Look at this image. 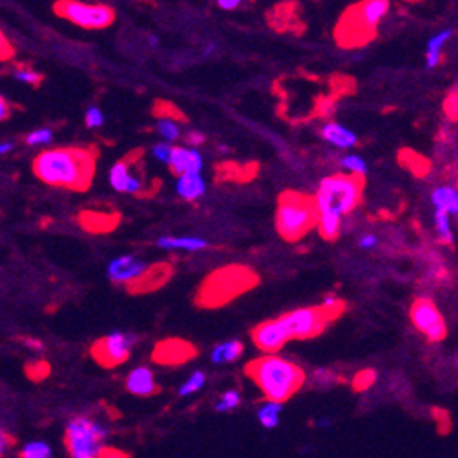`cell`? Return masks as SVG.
Instances as JSON below:
<instances>
[{
    "mask_svg": "<svg viewBox=\"0 0 458 458\" xmlns=\"http://www.w3.org/2000/svg\"><path fill=\"white\" fill-rule=\"evenodd\" d=\"M99 152L97 148H55L39 153L34 161V172L42 183L61 186L73 192H86L96 175Z\"/></svg>",
    "mask_w": 458,
    "mask_h": 458,
    "instance_id": "obj_1",
    "label": "cell"
},
{
    "mask_svg": "<svg viewBox=\"0 0 458 458\" xmlns=\"http://www.w3.org/2000/svg\"><path fill=\"white\" fill-rule=\"evenodd\" d=\"M248 378L256 382L268 402L283 404L289 400L305 382V372L296 363L278 356H263L247 363Z\"/></svg>",
    "mask_w": 458,
    "mask_h": 458,
    "instance_id": "obj_2",
    "label": "cell"
},
{
    "mask_svg": "<svg viewBox=\"0 0 458 458\" xmlns=\"http://www.w3.org/2000/svg\"><path fill=\"white\" fill-rule=\"evenodd\" d=\"M258 283H260V276L250 267L227 265L208 274L201 281L195 292V305L201 309H218L258 287Z\"/></svg>",
    "mask_w": 458,
    "mask_h": 458,
    "instance_id": "obj_3",
    "label": "cell"
},
{
    "mask_svg": "<svg viewBox=\"0 0 458 458\" xmlns=\"http://www.w3.org/2000/svg\"><path fill=\"white\" fill-rule=\"evenodd\" d=\"M389 9L387 0H367L352 4L343 11L335 28V41L340 48L352 50L371 42L376 28Z\"/></svg>",
    "mask_w": 458,
    "mask_h": 458,
    "instance_id": "obj_4",
    "label": "cell"
},
{
    "mask_svg": "<svg viewBox=\"0 0 458 458\" xmlns=\"http://www.w3.org/2000/svg\"><path fill=\"white\" fill-rule=\"evenodd\" d=\"M320 225L318 199L296 190L281 192L278 198L276 228L285 241H300Z\"/></svg>",
    "mask_w": 458,
    "mask_h": 458,
    "instance_id": "obj_5",
    "label": "cell"
},
{
    "mask_svg": "<svg viewBox=\"0 0 458 458\" xmlns=\"http://www.w3.org/2000/svg\"><path fill=\"white\" fill-rule=\"evenodd\" d=\"M345 302L329 297L323 305L290 310L278 320L285 329L289 340H309L322 335L330 323L336 322L345 312Z\"/></svg>",
    "mask_w": 458,
    "mask_h": 458,
    "instance_id": "obj_6",
    "label": "cell"
},
{
    "mask_svg": "<svg viewBox=\"0 0 458 458\" xmlns=\"http://www.w3.org/2000/svg\"><path fill=\"white\" fill-rule=\"evenodd\" d=\"M365 179L360 173H336L323 179L320 185L318 199L320 210H330L336 214H349L362 201Z\"/></svg>",
    "mask_w": 458,
    "mask_h": 458,
    "instance_id": "obj_7",
    "label": "cell"
},
{
    "mask_svg": "<svg viewBox=\"0 0 458 458\" xmlns=\"http://www.w3.org/2000/svg\"><path fill=\"white\" fill-rule=\"evenodd\" d=\"M108 431L104 425L78 417L66 427V449L71 458H101Z\"/></svg>",
    "mask_w": 458,
    "mask_h": 458,
    "instance_id": "obj_8",
    "label": "cell"
},
{
    "mask_svg": "<svg viewBox=\"0 0 458 458\" xmlns=\"http://www.w3.org/2000/svg\"><path fill=\"white\" fill-rule=\"evenodd\" d=\"M54 11L58 17L86 29L108 28L116 21V11L104 4H84V2H73V0H61L54 4Z\"/></svg>",
    "mask_w": 458,
    "mask_h": 458,
    "instance_id": "obj_9",
    "label": "cell"
},
{
    "mask_svg": "<svg viewBox=\"0 0 458 458\" xmlns=\"http://www.w3.org/2000/svg\"><path fill=\"white\" fill-rule=\"evenodd\" d=\"M133 340L136 338L121 335V332L104 336V338H99L91 345V356L101 367H117V365H121V363H124L130 358V347H132Z\"/></svg>",
    "mask_w": 458,
    "mask_h": 458,
    "instance_id": "obj_10",
    "label": "cell"
},
{
    "mask_svg": "<svg viewBox=\"0 0 458 458\" xmlns=\"http://www.w3.org/2000/svg\"><path fill=\"white\" fill-rule=\"evenodd\" d=\"M411 322L431 342H442L446 338V322H444L440 310L437 309V305L431 300L420 297L413 303V307H411Z\"/></svg>",
    "mask_w": 458,
    "mask_h": 458,
    "instance_id": "obj_11",
    "label": "cell"
},
{
    "mask_svg": "<svg viewBox=\"0 0 458 458\" xmlns=\"http://www.w3.org/2000/svg\"><path fill=\"white\" fill-rule=\"evenodd\" d=\"M175 268L170 261H161V263H153L146 267V270L136 280L126 283L128 294H148L156 292L161 287H165L172 280Z\"/></svg>",
    "mask_w": 458,
    "mask_h": 458,
    "instance_id": "obj_12",
    "label": "cell"
},
{
    "mask_svg": "<svg viewBox=\"0 0 458 458\" xmlns=\"http://www.w3.org/2000/svg\"><path fill=\"white\" fill-rule=\"evenodd\" d=\"M198 356V349L190 342L181 338L163 340L156 345L152 352V360L161 365H181L188 360Z\"/></svg>",
    "mask_w": 458,
    "mask_h": 458,
    "instance_id": "obj_13",
    "label": "cell"
},
{
    "mask_svg": "<svg viewBox=\"0 0 458 458\" xmlns=\"http://www.w3.org/2000/svg\"><path fill=\"white\" fill-rule=\"evenodd\" d=\"M252 342L256 343L258 349H261L263 352L273 355L278 352L281 347L289 342L285 329L280 323V320H268V322L260 323L258 327L252 329Z\"/></svg>",
    "mask_w": 458,
    "mask_h": 458,
    "instance_id": "obj_14",
    "label": "cell"
},
{
    "mask_svg": "<svg viewBox=\"0 0 458 458\" xmlns=\"http://www.w3.org/2000/svg\"><path fill=\"white\" fill-rule=\"evenodd\" d=\"M78 225L91 234H106L121 223V214L116 210H83L77 215Z\"/></svg>",
    "mask_w": 458,
    "mask_h": 458,
    "instance_id": "obj_15",
    "label": "cell"
},
{
    "mask_svg": "<svg viewBox=\"0 0 458 458\" xmlns=\"http://www.w3.org/2000/svg\"><path fill=\"white\" fill-rule=\"evenodd\" d=\"M267 21L270 28L276 31H294V34H302L303 24L297 19L296 4L294 2H281V4L274 6L270 11L267 13Z\"/></svg>",
    "mask_w": 458,
    "mask_h": 458,
    "instance_id": "obj_16",
    "label": "cell"
},
{
    "mask_svg": "<svg viewBox=\"0 0 458 458\" xmlns=\"http://www.w3.org/2000/svg\"><path fill=\"white\" fill-rule=\"evenodd\" d=\"M258 170H260L258 163H247V165H238V163H232V161L219 163V165L215 166V181L247 183L256 178Z\"/></svg>",
    "mask_w": 458,
    "mask_h": 458,
    "instance_id": "obj_17",
    "label": "cell"
},
{
    "mask_svg": "<svg viewBox=\"0 0 458 458\" xmlns=\"http://www.w3.org/2000/svg\"><path fill=\"white\" fill-rule=\"evenodd\" d=\"M170 170L173 175H195L201 170V156L194 150L173 148L172 157H170Z\"/></svg>",
    "mask_w": 458,
    "mask_h": 458,
    "instance_id": "obj_18",
    "label": "cell"
},
{
    "mask_svg": "<svg viewBox=\"0 0 458 458\" xmlns=\"http://www.w3.org/2000/svg\"><path fill=\"white\" fill-rule=\"evenodd\" d=\"M126 389L137 397H150L159 392V387L153 382V375L150 369L137 367L130 372L128 380H126Z\"/></svg>",
    "mask_w": 458,
    "mask_h": 458,
    "instance_id": "obj_19",
    "label": "cell"
},
{
    "mask_svg": "<svg viewBox=\"0 0 458 458\" xmlns=\"http://www.w3.org/2000/svg\"><path fill=\"white\" fill-rule=\"evenodd\" d=\"M145 270V265L136 261L133 258H119V260L113 261V263L110 265V268H108L110 278H112L116 283H123V281L124 283H128V281L139 278Z\"/></svg>",
    "mask_w": 458,
    "mask_h": 458,
    "instance_id": "obj_20",
    "label": "cell"
},
{
    "mask_svg": "<svg viewBox=\"0 0 458 458\" xmlns=\"http://www.w3.org/2000/svg\"><path fill=\"white\" fill-rule=\"evenodd\" d=\"M431 199L437 210L446 212L449 215L458 214V190L454 186H438Z\"/></svg>",
    "mask_w": 458,
    "mask_h": 458,
    "instance_id": "obj_21",
    "label": "cell"
},
{
    "mask_svg": "<svg viewBox=\"0 0 458 458\" xmlns=\"http://www.w3.org/2000/svg\"><path fill=\"white\" fill-rule=\"evenodd\" d=\"M453 37V31L451 29H444L440 34H437L434 37H431V41L427 42V54H425V64L429 70H434V68L440 64L442 61V48L446 44L449 39Z\"/></svg>",
    "mask_w": 458,
    "mask_h": 458,
    "instance_id": "obj_22",
    "label": "cell"
},
{
    "mask_svg": "<svg viewBox=\"0 0 458 458\" xmlns=\"http://www.w3.org/2000/svg\"><path fill=\"white\" fill-rule=\"evenodd\" d=\"M322 136L325 137L329 143L340 146V148H349V146H355L358 143L356 136L352 132H349L347 128L340 126V124H327L325 128L322 130Z\"/></svg>",
    "mask_w": 458,
    "mask_h": 458,
    "instance_id": "obj_23",
    "label": "cell"
},
{
    "mask_svg": "<svg viewBox=\"0 0 458 458\" xmlns=\"http://www.w3.org/2000/svg\"><path fill=\"white\" fill-rule=\"evenodd\" d=\"M398 161H400L402 166L411 170L414 175H418V178H424L425 173L429 172V161L425 157L418 156L413 150H402L400 156H398Z\"/></svg>",
    "mask_w": 458,
    "mask_h": 458,
    "instance_id": "obj_24",
    "label": "cell"
},
{
    "mask_svg": "<svg viewBox=\"0 0 458 458\" xmlns=\"http://www.w3.org/2000/svg\"><path fill=\"white\" fill-rule=\"evenodd\" d=\"M320 234L323 240L335 241L340 235V214L330 210H320Z\"/></svg>",
    "mask_w": 458,
    "mask_h": 458,
    "instance_id": "obj_25",
    "label": "cell"
},
{
    "mask_svg": "<svg viewBox=\"0 0 458 458\" xmlns=\"http://www.w3.org/2000/svg\"><path fill=\"white\" fill-rule=\"evenodd\" d=\"M178 192L181 198L185 199H195L205 192V185H203V179L199 178L198 173L195 175H183L179 178L178 183Z\"/></svg>",
    "mask_w": 458,
    "mask_h": 458,
    "instance_id": "obj_26",
    "label": "cell"
},
{
    "mask_svg": "<svg viewBox=\"0 0 458 458\" xmlns=\"http://www.w3.org/2000/svg\"><path fill=\"white\" fill-rule=\"evenodd\" d=\"M132 165L121 159L116 166L112 168V173H110V181H112L113 188L119 192H128L130 181H132Z\"/></svg>",
    "mask_w": 458,
    "mask_h": 458,
    "instance_id": "obj_27",
    "label": "cell"
},
{
    "mask_svg": "<svg viewBox=\"0 0 458 458\" xmlns=\"http://www.w3.org/2000/svg\"><path fill=\"white\" fill-rule=\"evenodd\" d=\"M152 113L156 117H161V119L179 121V123H185L186 121L185 113H183L181 110L175 106V104L170 103V101H165V99H157L156 103H153Z\"/></svg>",
    "mask_w": 458,
    "mask_h": 458,
    "instance_id": "obj_28",
    "label": "cell"
},
{
    "mask_svg": "<svg viewBox=\"0 0 458 458\" xmlns=\"http://www.w3.org/2000/svg\"><path fill=\"white\" fill-rule=\"evenodd\" d=\"M243 355V343L241 342H228L223 343V345L215 347L214 355H212V360L215 363H223V362H234L240 356Z\"/></svg>",
    "mask_w": 458,
    "mask_h": 458,
    "instance_id": "obj_29",
    "label": "cell"
},
{
    "mask_svg": "<svg viewBox=\"0 0 458 458\" xmlns=\"http://www.w3.org/2000/svg\"><path fill=\"white\" fill-rule=\"evenodd\" d=\"M280 413H281V404L268 402L267 405H263V407L258 411V418H260L263 427H267V429H274V427L280 424Z\"/></svg>",
    "mask_w": 458,
    "mask_h": 458,
    "instance_id": "obj_30",
    "label": "cell"
},
{
    "mask_svg": "<svg viewBox=\"0 0 458 458\" xmlns=\"http://www.w3.org/2000/svg\"><path fill=\"white\" fill-rule=\"evenodd\" d=\"M159 245L166 248H186V250H199L207 247V241L195 238H161Z\"/></svg>",
    "mask_w": 458,
    "mask_h": 458,
    "instance_id": "obj_31",
    "label": "cell"
},
{
    "mask_svg": "<svg viewBox=\"0 0 458 458\" xmlns=\"http://www.w3.org/2000/svg\"><path fill=\"white\" fill-rule=\"evenodd\" d=\"M434 228L438 232V238H440L444 243H453V232H451V225H449V214L446 212L437 210L434 212Z\"/></svg>",
    "mask_w": 458,
    "mask_h": 458,
    "instance_id": "obj_32",
    "label": "cell"
},
{
    "mask_svg": "<svg viewBox=\"0 0 458 458\" xmlns=\"http://www.w3.org/2000/svg\"><path fill=\"white\" fill-rule=\"evenodd\" d=\"M21 458H51V447L46 442H29L22 447Z\"/></svg>",
    "mask_w": 458,
    "mask_h": 458,
    "instance_id": "obj_33",
    "label": "cell"
},
{
    "mask_svg": "<svg viewBox=\"0 0 458 458\" xmlns=\"http://www.w3.org/2000/svg\"><path fill=\"white\" fill-rule=\"evenodd\" d=\"M330 91H332V97L352 93V91H355V81H352L351 77L335 75V77L330 78Z\"/></svg>",
    "mask_w": 458,
    "mask_h": 458,
    "instance_id": "obj_34",
    "label": "cell"
},
{
    "mask_svg": "<svg viewBox=\"0 0 458 458\" xmlns=\"http://www.w3.org/2000/svg\"><path fill=\"white\" fill-rule=\"evenodd\" d=\"M26 376H28L29 380L34 382H41L44 380L46 376H50V363L44 362V360H39V362H34V363H28L26 365Z\"/></svg>",
    "mask_w": 458,
    "mask_h": 458,
    "instance_id": "obj_35",
    "label": "cell"
},
{
    "mask_svg": "<svg viewBox=\"0 0 458 458\" xmlns=\"http://www.w3.org/2000/svg\"><path fill=\"white\" fill-rule=\"evenodd\" d=\"M241 398L240 395L235 391H227L221 397V400L215 404V411H219V413H227V411H232V409H235L238 405H240Z\"/></svg>",
    "mask_w": 458,
    "mask_h": 458,
    "instance_id": "obj_36",
    "label": "cell"
},
{
    "mask_svg": "<svg viewBox=\"0 0 458 458\" xmlns=\"http://www.w3.org/2000/svg\"><path fill=\"white\" fill-rule=\"evenodd\" d=\"M375 380H376V372L372 371V369H365V371L358 372V375L355 376L352 387H355L356 391H365V389H369L372 384H375Z\"/></svg>",
    "mask_w": 458,
    "mask_h": 458,
    "instance_id": "obj_37",
    "label": "cell"
},
{
    "mask_svg": "<svg viewBox=\"0 0 458 458\" xmlns=\"http://www.w3.org/2000/svg\"><path fill=\"white\" fill-rule=\"evenodd\" d=\"M203 384H205V375H203V372H194V375L190 376V380L181 385V389H179V395H181V397L192 395V392L199 391V389L203 387Z\"/></svg>",
    "mask_w": 458,
    "mask_h": 458,
    "instance_id": "obj_38",
    "label": "cell"
},
{
    "mask_svg": "<svg viewBox=\"0 0 458 458\" xmlns=\"http://www.w3.org/2000/svg\"><path fill=\"white\" fill-rule=\"evenodd\" d=\"M444 113L447 116V119L458 123V91H453L444 101Z\"/></svg>",
    "mask_w": 458,
    "mask_h": 458,
    "instance_id": "obj_39",
    "label": "cell"
},
{
    "mask_svg": "<svg viewBox=\"0 0 458 458\" xmlns=\"http://www.w3.org/2000/svg\"><path fill=\"white\" fill-rule=\"evenodd\" d=\"M335 97H320L318 103H316V116L322 117V119H327V117L332 113L335 110Z\"/></svg>",
    "mask_w": 458,
    "mask_h": 458,
    "instance_id": "obj_40",
    "label": "cell"
},
{
    "mask_svg": "<svg viewBox=\"0 0 458 458\" xmlns=\"http://www.w3.org/2000/svg\"><path fill=\"white\" fill-rule=\"evenodd\" d=\"M343 166L349 170H352V173H360V175H363V173H365V170H367V166H365L363 159L358 156L345 157V159H343Z\"/></svg>",
    "mask_w": 458,
    "mask_h": 458,
    "instance_id": "obj_41",
    "label": "cell"
},
{
    "mask_svg": "<svg viewBox=\"0 0 458 458\" xmlns=\"http://www.w3.org/2000/svg\"><path fill=\"white\" fill-rule=\"evenodd\" d=\"M159 133H161L163 137H166L168 141H175L179 137L178 126H175L172 121H163V123H159Z\"/></svg>",
    "mask_w": 458,
    "mask_h": 458,
    "instance_id": "obj_42",
    "label": "cell"
},
{
    "mask_svg": "<svg viewBox=\"0 0 458 458\" xmlns=\"http://www.w3.org/2000/svg\"><path fill=\"white\" fill-rule=\"evenodd\" d=\"M15 77H17L19 81H24V83L34 84V86H39V84L42 83V75L35 73V71H31V70L17 71V73H15Z\"/></svg>",
    "mask_w": 458,
    "mask_h": 458,
    "instance_id": "obj_43",
    "label": "cell"
},
{
    "mask_svg": "<svg viewBox=\"0 0 458 458\" xmlns=\"http://www.w3.org/2000/svg\"><path fill=\"white\" fill-rule=\"evenodd\" d=\"M29 145H37V143H50L51 141V132L50 130H39V132L29 133L28 139H26Z\"/></svg>",
    "mask_w": 458,
    "mask_h": 458,
    "instance_id": "obj_44",
    "label": "cell"
},
{
    "mask_svg": "<svg viewBox=\"0 0 458 458\" xmlns=\"http://www.w3.org/2000/svg\"><path fill=\"white\" fill-rule=\"evenodd\" d=\"M13 55H15V48L9 44V41L4 35H0V57H2V61H8Z\"/></svg>",
    "mask_w": 458,
    "mask_h": 458,
    "instance_id": "obj_45",
    "label": "cell"
},
{
    "mask_svg": "<svg viewBox=\"0 0 458 458\" xmlns=\"http://www.w3.org/2000/svg\"><path fill=\"white\" fill-rule=\"evenodd\" d=\"M86 124H88V126H91V128H96V126H101V124H103V113H101L99 110H97V108H91V110H88Z\"/></svg>",
    "mask_w": 458,
    "mask_h": 458,
    "instance_id": "obj_46",
    "label": "cell"
},
{
    "mask_svg": "<svg viewBox=\"0 0 458 458\" xmlns=\"http://www.w3.org/2000/svg\"><path fill=\"white\" fill-rule=\"evenodd\" d=\"M172 150L168 145H159L153 148V153H156L157 159H161V161H170V157H172Z\"/></svg>",
    "mask_w": 458,
    "mask_h": 458,
    "instance_id": "obj_47",
    "label": "cell"
},
{
    "mask_svg": "<svg viewBox=\"0 0 458 458\" xmlns=\"http://www.w3.org/2000/svg\"><path fill=\"white\" fill-rule=\"evenodd\" d=\"M101 458H128L124 453H121V451L117 449H112V447H104L103 454H101Z\"/></svg>",
    "mask_w": 458,
    "mask_h": 458,
    "instance_id": "obj_48",
    "label": "cell"
},
{
    "mask_svg": "<svg viewBox=\"0 0 458 458\" xmlns=\"http://www.w3.org/2000/svg\"><path fill=\"white\" fill-rule=\"evenodd\" d=\"M186 143H190V145H201L203 141H205V137L201 136V133H195V132H190L188 136L185 137Z\"/></svg>",
    "mask_w": 458,
    "mask_h": 458,
    "instance_id": "obj_49",
    "label": "cell"
},
{
    "mask_svg": "<svg viewBox=\"0 0 458 458\" xmlns=\"http://www.w3.org/2000/svg\"><path fill=\"white\" fill-rule=\"evenodd\" d=\"M9 117V106H8V101L4 99V97H2V99H0V119L2 121H6Z\"/></svg>",
    "mask_w": 458,
    "mask_h": 458,
    "instance_id": "obj_50",
    "label": "cell"
},
{
    "mask_svg": "<svg viewBox=\"0 0 458 458\" xmlns=\"http://www.w3.org/2000/svg\"><path fill=\"white\" fill-rule=\"evenodd\" d=\"M218 6L223 9H234L235 6H240V2L238 0H219Z\"/></svg>",
    "mask_w": 458,
    "mask_h": 458,
    "instance_id": "obj_51",
    "label": "cell"
},
{
    "mask_svg": "<svg viewBox=\"0 0 458 458\" xmlns=\"http://www.w3.org/2000/svg\"><path fill=\"white\" fill-rule=\"evenodd\" d=\"M360 245H362V247H365V248L375 247V245H376V238H375V235H363L362 241H360Z\"/></svg>",
    "mask_w": 458,
    "mask_h": 458,
    "instance_id": "obj_52",
    "label": "cell"
},
{
    "mask_svg": "<svg viewBox=\"0 0 458 458\" xmlns=\"http://www.w3.org/2000/svg\"><path fill=\"white\" fill-rule=\"evenodd\" d=\"M24 343L29 347V349H34V351H42V349H44V347H42V343L39 342V340H29V338H26Z\"/></svg>",
    "mask_w": 458,
    "mask_h": 458,
    "instance_id": "obj_53",
    "label": "cell"
},
{
    "mask_svg": "<svg viewBox=\"0 0 458 458\" xmlns=\"http://www.w3.org/2000/svg\"><path fill=\"white\" fill-rule=\"evenodd\" d=\"M9 148H11V145H9V143H4V145L0 146V152H2V153H6V152H8V150H9Z\"/></svg>",
    "mask_w": 458,
    "mask_h": 458,
    "instance_id": "obj_54",
    "label": "cell"
},
{
    "mask_svg": "<svg viewBox=\"0 0 458 458\" xmlns=\"http://www.w3.org/2000/svg\"><path fill=\"white\" fill-rule=\"evenodd\" d=\"M457 363H458V362H457Z\"/></svg>",
    "mask_w": 458,
    "mask_h": 458,
    "instance_id": "obj_55",
    "label": "cell"
}]
</instances>
